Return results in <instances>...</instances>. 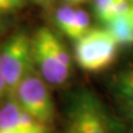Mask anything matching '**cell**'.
I'll return each mask as SVG.
<instances>
[{
  "label": "cell",
  "instance_id": "17",
  "mask_svg": "<svg viewBox=\"0 0 133 133\" xmlns=\"http://www.w3.org/2000/svg\"><path fill=\"white\" fill-rule=\"evenodd\" d=\"M2 28H3V22H2L1 16H0V32H1V31H2Z\"/></svg>",
  "mask_w": 133,
  "mask_h": 133
},
{
  "label": "cell",
  "instance_id": "12",
  "mask_svg": "<svg viewBox=\"0 0 133 133\" xmlns=\"http://www.w3.org/2000/svg\"><path fill=\"white\" fill-rule=\"evenodd\" d=\"M15 11L14 8L10 6V3L6 1V0H0V16L9 14V12Z\"/></svg>",
  "mask_w": 133,
  "mask_h": 133
},
{
  "label": "cell",
  "instance_id": "19",
  "mask_svg": "<svg viewBox=\"0 0 133 133\" xmlns=\"http://www.w3.org/2000/svg\"><path fill=\"white\" fill-rule=\"evenodd\" d=\"M38 1H40V2H45V1H48V0H38Z\"/></svg>",
  "mask_w": 133,
  "mask_h": 133
},
{
  "label": "cell",
  "instance_id": "15",
  "mask_svg": "<svg viewBox=\"0 0 133 133\" xmlns=\"http://www.w3.org/2000/svg\"><path fill=\"white\" fill-rule=\"evenodd\" d=\"M127 118L130 124V133H133V112H127Z\"/></svg>",
  "mask_w": 133,
  "mask_h": 133
},
{
  "label": "cell",
  "instance_id": "11",
  "mask_svg": "<svg viewBox=\"0 0 133 133\" xmlns=\"http://www.w3.org/2000/svg\"><path fill=\"white\" fill-rule=\"evenodd\" d=\"M116 0H92V8L97 19L100 22H104L111 7Z\"/></svg>",
  "mask_w": 133,
  "mask_h": 133
},
{
  "label": "cell",
  "instance_id": "9",
  "mask_svg": "<svg viewBox=\"0 0 133 133\" xmlns=\"http://www.w3.org/2000/svg\"><path fill=\"white\" fill-rule=\"evenodd\" d=\"M74 14H76V8L71 5H68V3L62 5L56 11L55 15L56 26L66 37H69L70 31H71Z\"/></svg>",
  "mask_w": 133,
  "mask_h": 133
},
{
  "label": "cell",
  "instance_id": "4",
  "mask_svg": "<svg viewBox=\"0 0 133 133\" xmlns=\"http://www.w3.org/2000/svg\"><path fill=\"white\" fill-rule=\"evenodd\" d=\"M119 44L105 28H91L74 41V59L87 72H101L113 63Z\"/></svg>",
  "mask_w": 133,
  "mask_h": 133
},
{
  "label": "cell",
  "instance_id": "20",
  "mask_svg": "<svg viewBox=\"0 0 133 133\" xmlns=\"http://www.w3.org/2000/svg\"><path fill=\"white\" fill-rule=\"evenodd\" d=\"M132 3H133V0H132Z\"/></svg>",
  "mask_w": 133,
  "mask_h": 133
},
{
  "label": "cell",
  "instance_id": "18",
  "mask_svg": "<svg viewBox=\"0 0 133 133\" xmlns=\"http://www.w3.org/2000/svg\"><path fill=\"white\" fill-rule=\"evenodd\" d=\"M0 133H16V132H11V131H1V130H0Z\"/></svg>",
  "mask_w": 133,
  "mask_h": 133
},
{
  "label": "cell",
  "instance_id": "16",
  "mask_svg": "<svg viewBox=\"0 0 133 133\" xmlns=\"http://www.w3.org/2000/svg\"><path fill=\"white\" fill-rule=\"evenodd\" d=\"M65 3L68 5H71V6H76V5H80V3L85 2L87 0H63Z\"/></svg>",
  "mask_w": 133,
  "mask_h": 133
},
{
  "label": "cell",
  "instance_id": "8",
  "mask_svg": "<svg viewBox=\"0 0 133 133\" xmlns=\"http://www.w3.org/2000/svg\"><path fill=\"white\" fill-rule=\"evenodd\" d=\"M104 28L119 45H133V8L128 14L105 22Z\"/></svg>",
  "mask_w": 133,
  "mask_h": 133
},
{
  "label": "cell",
  "instance_id": "3",
  "mask_svg": "<svg viewBox=\"0 0 133 133\" xmlns=\"http://www.w3.org/2000/svg\"><path fill=\"white\" fill-rule=\"evenodd\" d=\"M35 69L32 38L26 32L10 36L0 47V73L6 82L8 97L14 95L19 83Z\"/></svg>",
  "mask_w": 133,
  "mask_h": 133
},
{
  "label": "cell",
  "instance_id": "14",
  "mask_svg": "<svg viewBox=\"0 0 133 133\" xmlns=\"http://www.w3.org/2000/svg\"><path fill=\"white\" fill-rule=\"evenodd\" d=\"M6 95H8L6 82L3 80V77L1 76V73H0V100H1L3 97H6Z\"/></svg>",
  "mask_w": 133,
  "mask_h": 133
},
{
  "label": "cell",
  "instance_id": "5",
  "mask_svg": "<svg viewBox=\"0 0 133 133\" xmlns=\"http://www.w3.org/2000/svg\"><path fill=\"white\" fill-rule=\"evenodd\" d=\"M11 98L40 122L49 125L55 119L56 108L48 83L36 69L19 83Z\"/></svg>",
  "mask_w": 133,
  "mask_h": 133
},
{
  "label": "cell",
  "instance_id": "13",
  "mask_svg": "<svg viewBox=\"0 0 133 133\" xmlns=\"http://www.w3.org/2000/svg\"><path fill=\"white\" fill-rule=\"evenodd\" d=\"M10 3V6L14 8V10H19L26 5V0H6Z\"/></svg>",
  "mask_w": 133,
  "mask_h": 133
},
{
  "label": "cell",
  "instance_id": "7",
  "mask_svg": "<svg viewBox=\"0 0 133 133\" xmlns=\"http://www.w3.org/2000/svg\"><path fill=\"white\" fill-rule=\"evenodd\" d=\"M112 92L125 112H133V68L120 71L111 82Z\"/></svg>",
  "mask_w": 133,
  "mask_h": 133
},
{
  "label": "cell",
  "instance_id": "2",
  "mask_svg": "<svg viewBox=\"0 0 133 133\" xmlns=\"http://www.w3.org/2000/svg\"><path fill=\"white\" fill-rule=\"evenodd\" d=\"M36 70L50 85H63L71 73V58L61 39L47 27H41L32 37Z\"/></svg>",
  "mask_w": 133,
  "mask_h": 133
},
{
  "label": "cell",
  "instance_id": "1",
  "mask_svg": "<svg viewBox=\"0 0 133 133\" xmlns=\"http://www.w3.org/2000/svg\"><path fill=\"white\" fill-rule=\"evenodd\" d=\"M65 109L68 133H128L124 124L89 89L72 91Z\"/></svg>",
  "mask_w": 133,
  "mask_h": 133
},
{
  "label": "cell",
  "instance_id": "10",
  "mask_svg": "<svg viewBox=\"0 0 133 133\" xmlns=\"http://www.w3.org/2000/svg\"><path fill=\"white\" fill-rule=\"evenodd\" d=\"M90 29H91V21L89 14L82 8H76L72 28L68 38L76 41L79 38H81L82 36H84Z\"/></svg>",
  "mask_w": 133,
  "mask_h": 133
},
{
  "label": "cell",
  "instance_id": "6",
  "mask_svg": "<svg viewBox=\"0 0 133 133\" xmlns=\"http://www.w3.org/2000/svg\"><path fill=\"white\" fill-rule=\"evenodd\" d=\"M0 130L16 133H49V125L28 113L14 98L0 107Z\"/></svg>",
  "mask_w": 133,
  "mask_h": 133
}]
</instances>
